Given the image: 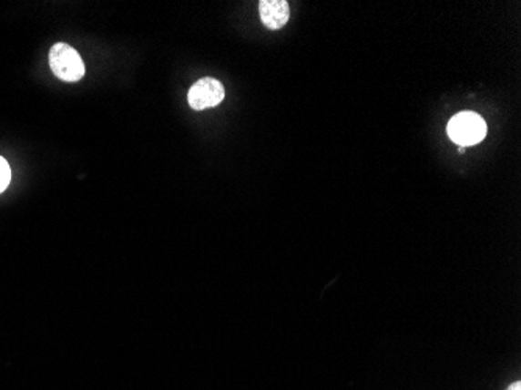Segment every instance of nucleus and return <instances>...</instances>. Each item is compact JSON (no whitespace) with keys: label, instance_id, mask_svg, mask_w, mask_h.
I'll return each mask as SVG.
<instances>
[{"label":"nucleus","instance_id":"nucleus-5","mask_svg":"<svg viewBox=\"0 0 521 390\" xmlns=\"http://www.w3.org/2000/svg\"><path fill=\"white\" fill-rule=\"evenodd\" d=\"M11 181V169L5 161V158L0 157V192L8 188Z\"/></svg>","mask_w":521,"mask_h":390},{"label":"nucleus","instance_id":"nucleus-4","mask_svg":"<svg viewBox=\"0 0 521 390\" xmlns=\"http://www.w3.org/2000/svg\"><path fill=\"white\" fill-rule=\"evenodd\" d=\"M260 21L271 30L286 26L291 16V8L286 0H262L260 2Z\"/></svg>","mask_w":521,"mask_h":390},{"label":"nucleus","instance_id":"nucleus-6","mask_svg":"<svg viewBox=\"0 0 521 390\" xmlns=\"http://www.w3.org/2000/svg\"><path fill=\"white\" fill-rule=\"evenodd\" d=\"M507 390H521L520 381H516V383H514V385H509V389Z\"/></svg>","mask_w":521,"mask_h":390},{"label":"nucleus","instance_id":"nucleus-2","mask_svg":"<svg viewBox=\"0 0 521 390\" xmlns=\"http://www.w3.org/2000/svg\"><path fill=\"white\" fill-rule=\"evenodd\" d=\"M487 135V125L479 114L473 111L459 113L448 124V136L461 147L473 146Z\"/></svg>","mask_w":521,"mask_h":390},{"label":"nucleus","instance_id":"nucleus-3","mask_svg":"<svg viewBox=\"0 0 521 390\" xmlns=\"http://www.w3.org/2000/svg\"><path fill=\"white\" fill-rule=\"evenodd\" d=\"M225 98V87L216 78H201L190 87L188 93V102L190 108L201 109L214 108Z\"/></svg>","mask_w":521,"mask_h":390},{"label":"nucleus","instance_id":"nucleus-1","mask_svg":"<svg viewBox=\"0 0 521 390\" xmlns=\"http://www.w3.org/2000/svg\"><path fill=\"white\" fill-rule=\"evenodd\" d=\"M50 69L63 82H78L85 76L82 56L69 44L56 43L49 52Z\"/></svg>","mask_w":521,"mask_h":390}]
</instances>
